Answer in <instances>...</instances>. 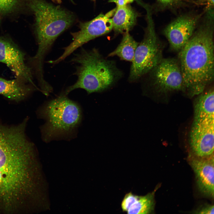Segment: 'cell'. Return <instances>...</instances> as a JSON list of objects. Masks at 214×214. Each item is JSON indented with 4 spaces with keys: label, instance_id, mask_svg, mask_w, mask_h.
<instances>
[{
    "label": "cell",
    "instance_id": "6da1fadb",
    "mask_svg": "<svg viewBox=\"0 0 214 214\" xmlns=\"http://www.w3.org/2000/svg\"><path fill=\"white\" fill-rule=\"evenodd\" d=\"M34 144L25 135L0 129V213L31 211L34 183Z\"/></svg>",
    "mask_w": 214,
    "mask_h": 214
},
{
    "label": "cell",
    "instance_id": "7a4b0ae2",
    "mask_svg": "<svg viewBox=\"0 0 214 214\" xmlns=\"http://www.w3.org/2000/svg\"><path fill=\"white\" fill-rule=\"evenodd\" d=\"M204 15L203 22L179 51L182 91L190 97L203 92L214 81V14Z\"/></svg>",
    "mask_w": 214,
    "mask_h": 214
},
{
    "label": "cell",
    "instance_id": "3957f363",
    "mask_svg": "<svg viewBox=\"0 0 214 214\" xmlns=\"http://www.w3.org/2000/svg\"><path fill=\"white\" fill-rule=\"evenodd\" d=\"M71 62L78 64L75 73L78 79L62 93L65 95L78 88L88 94L103 92L114 86L122 76L115 62L105 58L95 48L88 50L82 48Z\"/></svg>",
    "mask_w": 214,
    "mask_h": 214
},
{
    "label": "cell",
    "instance_id": "277c9868",
    "mask_svg": "<svg viewBox=\"0 0 214 214\" xmlns=\"http://www.w3.org/2000/svg\"><path fill=\"white\" fill-rule=\"evenodd\" d=\"M29 6L35 16L38 45L31 60L35 70L42 73L46 55L58 37L71 25L74 17L61 7L43 0H29Z\"/></svg>",
    "mask_w": 214,
    "mask_h": 214
},
{
    "label": "cell",
    "instance_id": "5b68a950",
    "mask_svg": "<svg viewBox=\"0 0 214 214\" xmlns=\"http://www.w3.org/2000/svg\"><path fill=\"white\" fill-rule=\"evenodd\" d=\"M37 113L38 116L45 121L41 131L43 140L47 141L71 137L82 117L79 105L62 93L45 103Z\"/></svg>",
    "mask_w": 214,
    "mask_h": 214
},
{
    "label": "cell",
    "instance_id": "8992f818",
    "mask_svg": "<svg viewBox=\"0 0 214 214\" xmlns=\"http://www.w3.org/2000/svg\"><path fill=\"white\" fill-rule=\"evenodd\" d=\"M147 27L144 37L136 49L130 66L128 81H138L155 66L163 58V47L156 33L152 12L147 5Z\"/></svg>",
    "mask_w": 214,
    "mask_h": 214
},
{
    "label": "cell",
    "instance_id": "52a82bcc",
    "mask_svg": "<svg viewBox=\"0 0 214 214\" xmlns=\"http://www.w3.org/2000/svg\"><path fill=\"white\" fill-rule=\"evenodd\" d=\"M145 75H148V85L157 93L182 91L183 78L177 59L163 58Z\"/></svg>",
    "mask_w": 214,
    "mask_h": 214
},
{
    "label": "cell",
    "instance_id": "ba28073f",
    "mask_svg": "<svg viewBox=\"0 0 214 214\" xmlns=\"http://www.w3.org/2000/svg\"><path fill=\"white\" fill-rule=\"evenodd\" d=\"M116 7L105 14H100L90 21L81 23L80 30L72 33L73 41L64 48L62 54L50 63L56 64L64 60L78 48L90 40L109 32L113 29L112 18Z\"/></svg>",
    "mask_w": 214,
    "mask_h": 214
},
{
    "label": "cell",
    "instance_id": "9c48e42d",
    "mask_svg": "<svg viewBox=\"0 0 214 214\" xmlns=\"http://www.w3.org/2000/svg\"><path fill=\"white\" fill-rule=\"evenodd\" d=\"M204 12L183 14L165 27L163 33L172 50L179 52L184 46L197 27Z\"/></svg>",
    "mask_w": 214,
    "mask_h": 214
},
{
    "label": "cell",
    "instance_id": "30bf717a",
    "mask_svg": "<svg viewBox=\"0 0 214 214\" xmlns=\"http://www.w3.org/2000/svg\"><path fill=\"white\" fill-rule=\"evenodd\" d=\"M24 53L9 38L0 37V62L6 64L16 79L34 85L32 69L25 62Z\"/></svg>",
    "mask_w": 214,
    "mask_h": 214
},
{
    "label": "cell",
    "instance_id": "8fae6325",
    "mask_svg": "<svg viewBox=\"0 0 214 214\" xmlns=\"http://www.w3.org/2000/svg\"><path fill=\"white\" fill-rule=\"evenodd\" d=\"M188 159L195 174L198 190L204 196L213 199L214 154L205 157L190 155Z\"/></svg>",
    "mask_w": 214,
    "mask_h": 214
},
{
    "label": "cell",
    "instance_id": "7c38bea8",
    "mask_svg": "<svg viewBox=\"0 0 214 214\" xmlns=\"http://www.w3.org/2000/svg\"><path fill=\"white\" fill-rule=\"evenodd\" d=\"M214 124L193 122L189 144L193 155L205 157L214 154Z\"/></svg>",
    "mask_w": 214,
    "mask_h": 214
},
{
    "label": "cell",
    "instance_id": "4fadbf2b",
    "mask_svg": "<svg viewBox=\"0 0 214 214\" xmlns=\"http://www.w3.org/2000/svg\"><path fill=\"white\" fill-rule=\"evenodd\" d=\"M155 191L144 196H138L131 192L126 193L121 204L124 212L127 214H149L154 212L155 204Z\"/></svg>",
    "mask_w": 214,
    "mask_h": 214
},
{
    "label": "cell",
    "instance_id": "5bb4252c",
    "mask_svg": "<svg viewBox=\"0 0 214 214\" xmlns=\"http://www.w3.org/2000/svg\"><path fill=\"white\" fill-rule=\"evenodd\" d=\"M214 93L213 86L198 95L194 102L193 122L214 123Z\"/></svg>",
    "mask_w": 214,
    "mask_h": 214
},
{
    "label": "cell",
    "instance_id": "9a60e30c",
    "mask_svg": "<svg viewBox=\"0 0 214 214\" xmlns=\"http://www.w3.org/2000/svg\"><path fill=\"white\" fill-rule=\"evenodd\" d=\"M34 89L17 79L7 80L0 77V94L10 100L18 102L24 100Z\"/></svg>",
    "mask_w": 214,
    "mask_h": 214
},
{
    "label": "cell",
    "instance_id": "2e32d148",
    "mask_svg": "<svg viewBox=\"0 0 214 214\" xmlns=\"http://www.w3.org/2000/svg\"><path fill=\"white\" fill-rule=\"evenodd\" d=\"M137 15L128 4L117 6L112 18L113 29L117 33L129 32L136 24Z\"/></svg>",
    "mask_w": 214,
    "mask_h": 214
},
{
    "label": "cell",
    "instance_id": "e0dca14e",
    "mask_svg": "<svg viewBox=\"0 0 214 214\" xmlns=\"http://www.w3.org/2000/svg\"><path fill=\"white\" fill-rule=\"evenodd\" d=\"M139 43L136 41L129 32L123 34L121 41L117 48L108 56H117L121 59L132 62Z\"/></svg>",
    "mask_w": 214,
    "mask_h": 214
},
{
    "label": "cell",
    "instance_id": "ac0fdd59",
    "mask_svg": "<svg viewBox=\"0 0 214 214\" xmlns=\"http://www.w3.org/2000/svg\"><path fill=\"white\" fill-rule=\"evenodd\" d=\"M159 10H176L186 5L184 0H155Z\"/></svg>",
    "mask_w": 214,
    "mask_h": 214
},
{
    "label": "cell",
    "instance_id": "d6986e66",
    "mask_svg": "<svg viewBox=\"0 0 214 214\" xmlns=\"http://www.w3.org/2000/svg\"><path fill=\"white\" fill-rule=\"evenodd\" d=\"M19 0H0V14L10 13L17 7Z\"/></svg>",
    "mask_w": 214,
    "mask_h": 214
},
{
    "label": "cell",
    "instance_id": "ffe728a7",
    "mask_svg": "<svg viewBox=\"0 0 214 214\" xmlns=\"http://www.w3.org/2000/svg\"><path fill=\"white\" fill-rule=\"evenodd\" d=\"M214 205L206 204L200 207L193 211V213L202 214H212L214 213Z\"/></svg>",
    "mask_w": 214,
    "mask_h": 214
},
{
    "label": "cell",
    "instance_id": "44dd1931",
    "mask_svg": "<svg viewBox=\"0 0 214 214\" xmlns=\"http://www.w3.org/2000/svg\"><path fill=\"white\" fill-rule=\"evenodd\" d=\"M193 2L198 5L205 6V10L214 9V0H193Z\"/></svg>",
    "mask_w": 214,
    "mask_h": 214
},
{
    "label": "cell",
    "instance_id": "7402d4cb",
    "mask_svg": "<svg viewBox=\"0 0 214 214\" xmlns=\"http://www.w3.org/2000/svg\"><path fill=\"white\" fill-rule=\"evenodd\" d=\"M135 0H109L110 2L115 3L117 6H122L133 2Z\"/></svg>",
    "mask_w": 214,
    "mask_h": 214
},
{
    "label": "cell",
    "instance_id": "603a6c76",
    "mask_svg": "<svg viewBox=\"0 0 214 214\" xmlns=\"http://www.w3.org/2000/svg\"><path fill=\"white\" fill-rule=\"evenodd\" d=\"M54 1L57 2L58 3H60L61 2V0H52Z\"/></svg>",
    "mask_w": 214,
    "mask_h": 214
},
{
    "label": "cell",
    "instance_id": "cb8c5ba5",
    "mask_svg": "<svg viewBox=\"0 0 214 214\" xmlns=\"http://www.w3.org/2000/svg\"><path fill=\"white\" fill-rule=\"evenodd\" d=\"M184 0L185 1H193V0Z\"/></svg>",
    "mask_w": 214,
    "mask_h": 214
},
{
    "label": "cell",
    "instance_id": "d4e9b609",
    "mask_svg": "<svg viewBox=\"0 0 214 214\" xmlns=\"http://www.w3.org/2000/svg\"><path fill=\"white\" fill-rule=\"evenodd\" d=\"M210 11H213V10H210Z\"/></svg>",
    "mask_w": 214,
    "mask_h": 214
}]
</instances>
